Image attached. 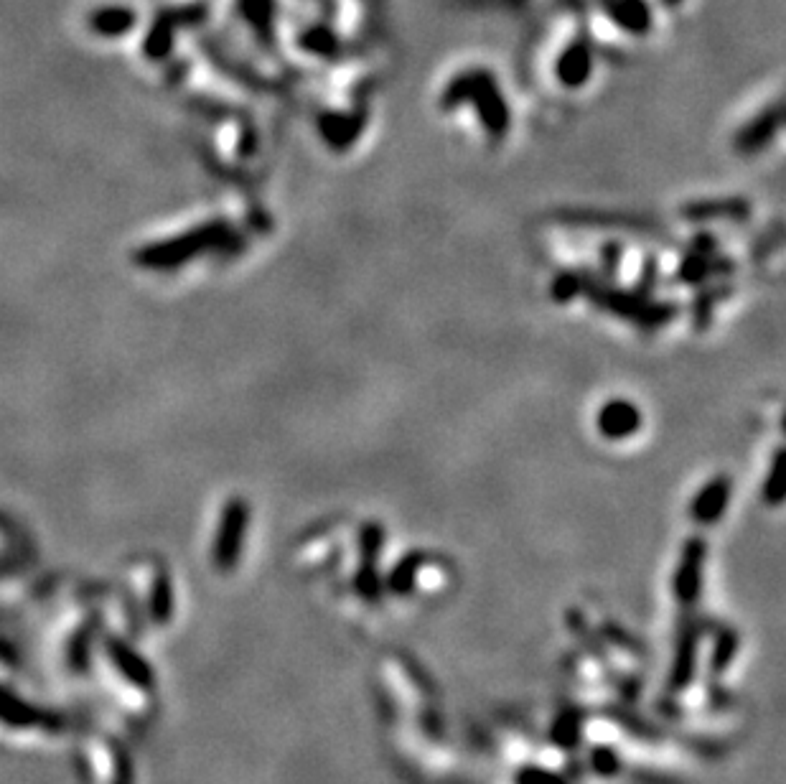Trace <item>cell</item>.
I'll return each mask as SVG.
<instances>
[{"mask_svg": "<svg viewBox=\"0 0 786 784\" xmlns=\"http://www.w3.org/2000/svg\"><path fill=\"white\" fill-rule=\"evenodd\" d=\"M708 560V543L703 538H690L682 545L680 563L675 568L672 588L682 606H692L703 591V568Z\"/></svg>", "mask_w": 786, "mask_h": 784, "instance_id": "3957f363", "label": "cell"}, {"mask_svg": "<svg viewBox=\"0 0 786 784\" xmlns=\"http://www.w3.org/2000/svg\"><path fill=\"white\" fill-rule=\"evenodd\" d=\"M425 563H428V555H425L423 550H410L407 555H402L395 563V568L390 571V576H387V588H390L395 596L413 594L418 573Z\"/></svg>", "mask_w": 786, "mask_h": 784, "instance_id": "4fadbf2b", "label": "cell"}, {"mask_svg": "<svg viewBox=\"0 0 786 784\" xmlns=\"http://www.w3.org/2000/svg\"><path fill=\"white\" fill-rule=\"evenodd\" d=\"M784 451L776 448L774 456H771L769 471H766V479L761 484V497H764L766 504H781L784 502Z\"/></svg>", "mask_w": 786, "mask_h": 784, "instance_id": "5bb4252c", "label": "cell"}, {"mask_svg": "<svg viewBox=\"0 0 786 784\" xmlns=\"http://www.w3.org/2000/svg\"><path fill=\"white\" fill-rule=\"evenodd\" d=\"M367 128V115L359 110L354 112H324L318 118V133L324 138L331 151H349V148L362 138Z\"/></svg>", "mask_w": 786, "mask_h": 784, "instance_id": "ba28073f", "label": "cell"}, {"mask_svg": "<svg viewBox=\"0 0 786 784\" xmlns=\"http://www.w3.org/2000/svg\"><path fill=\"white\" fill-rule=\"evenodd\" d=\"M247 504L242 499H232L227 504L222 517V527H219V538L214 545V560L222 571H229L240 560L242 540H245L247 530Z\"/></svg>", "mask_w": 786, "mask_h": 784, "instance_id": "8992f818", "label": "cell"}, {"mask_svg": "<svg viewBox=\"0 0 786 784\" xmlns=\"http://www.w3.org/2000/svg\"><path fill=\"white\" fill-rule=\"evenodd\" d=\"M644 413L642 408L629 398H611L598 408L596 431L606 441H629L642 431Z\"/></svg>", "mask_w": 786, "mask_h": 784, "instance_id": "7a4b0ae2", "label": "cell"}, {"mask_svg": "<svg viewBox=\"0 0 786 784\" xmlns=\"http://www.w3.org/2000/svg\"><path fill=\"white\" fill-rule=\"evenodd\" d=\"M733 497V479L728 474L713 476L708 484L697 489L690 502V517L697 525H715L725 515Z\"/></svg>", "mask_w": 786, "mask_h": 784, "instance_id": "52a82bcc", "label": "cell"}, {"mask_svg": "<svg viewBox=\"0 0 786 784\" xmlns=\"http://www.w3.org/2000/svg\"><path fill=\"white\" fill-rule=\"evenodd\" d=\"M586 288V278L578 273H560L558 278L552 280V298L558 303H570L575 296H580Z\"/></svg>", "mask_w": 786, "mask_h": 784, "instance_id": "2e32d148", "label": "cell"}, {"mask_svg": "<svg viewBox=\"0 0 786 784\" xmlns=\"http://www.w3.org/2000/svg\"><path fill=\"white\" fill-rule=\"evenodd\" d=\"M723 265H731V260H715V252L692 250L677 268V278L687 286H705L713 275L728 273Z\"/></svg>", "mask_w": 786, "mask_h": 784, "instance_id": "7c38bea8", "label": "cell"}, {"mask_svg": "<svg viewBox=\"0 0 786 784\" xmlns=\"http://www.w3.org/2000/svg\"><path fill=\"white\" fill-rule=\"evenodd\" d=\"M517 784H568L555 772H547L540 767H524L517 772Z\"/></svg>", "mask_w": 786, "mask_h": 784, "instance_id": "d6986e66", "label": "cell"}, {"mask_svg": "<svg viewBox=\"0 0 786 784\" xmlns=\"http://www.w3.org/2000/svg\"><path fill=\"white\" fill-rule=\"evenodd\" d=\"M736 650H738L736 632H731V629H728V632L720 634L718 644H715L713 662H710V665H713V672L728 670V665H731V662H733V655H736Z\"/></svg>", "mask_w": 786, "mask_h": 784, "instance_id": "e0dca14e", "label": "cell"}, {"mask_svg": "<svg viewBox=\"0 0 786 784\" xmlns=\"http://www.w3.org/2000/svg\"><path fill=\"white\" fill-rule=\"evenodd\" d=\"M593 74V49L586 39H575L560 51L555 62V79L565 90H580L586 87Z\"/></svg>", "mask_w": 786, "mask_h": 784, "instance_id": "9c48e42d", "label": "cell"}, {"mask_svg": "<svg viewBox=\"0 0 786 784\" xmlns=\"http://www.w3.org/2000/svg\"><path fill=\"white\" fill-rule=\"evenodd\" d=\"M751 204L746 199H700L682 209V217L690 222H713V219H746Z\"/></svg>", "mask_w": 786, "mask_h": 784, "instance_id": "30bf717a", "label": "cell"}, {"mask_svg": "<svg viewBox=\"0 0 786 784\" xmlns=\"http://www.w3.org/2000/svg\"><path fill=\"white\" fill-rule=\"evenodd\" d=\"M601 258H603V265H606L608 270H616L619 268V260H621V247L606 245V250L601 252Z\"/></svg>", "mask_w": 786, "mask_h": 784, "instance_id": "ffe728a7", "label": "cell"}, {"mask_svg": "<svg viewBox=\"0 0 786 784\" xmlns=\"http://www.w3.org/2000/svg\"><path fill=\"white\" fill-rule=\"evenodd\" d=\"M474 107L476 118L481 120V128L491 140L507 138L512 128V110L499 87L497 77L489 69H466L458 72L441 92V107L446 112L458 107Z\"/></svg>", "mask_w": 786, "mask_h": 784, "instance_id": "6da1fadb", "label": "cell"}, {"mask_svg": "<svg viewBox=\"0 0 786 784\" xmlns=\"http://www.w3.org/2000/svg\"><path fill=\"white\" fill-rule=\"evenodd\" d=\"M385 548V527L380 522H367L359 530V555H362V566L357 571V591L364 601L380 599V573H377V560L382 558Z\"/></svg>", "mask_w": 786, "mask_h": 784, "instance_id": "277c9868", "label": "cell"}, {"mask_svg": "<svg viewBox=\"0 0 786 784\" xmlns=\"http://www.w3.org/2000/svg\"><path fill=\"white\" fill-rule=\"evenodd\" d=\"M784 123V107L781 102H771L766 105L759 115H753L746 125H741L736 135H733V148L738 156H756V153L766 151L771 146V140L776 138V133L781 130Z\"/></svg>", "mask_w": 786, "mask_h": 784, "instance_id": "5b68a950", "label": "cell"}, {"mask_svg": "<svg viewBox=\"0 0 786 784\" xmlns=\"http://www.w3.org/2000/svg\"><path fill=\"white\" fill-rule=\"evenodd\" d=\"M591 762L593 769H596L598 774H603V777H611V774H616L621 769L619 756H616V751L611 749V746H596V749L591 751Z\"/></svg>", "mask_w": 786, "mask_h": 784, "instance_id": "ac0fdd59", "label": "cell"}, {"mask_svg": "<svg viewBox=\"0 0 786 784\" xmlns=\"http://www.w3.org/2000/svg\"><path fill=\"white\" fill-rule=\"evenodd\" d=\"M697 665V629L692 624H687L680 634L677 642L675 662H672V675H669V688L672 690H685L692 683Z\"/></svg>", "mask_w": 786, "mask_h": 784, "instance_id": "8fae6325", "label": "cell"}, {"mask_svg": "<svg viewBox=\"0 0 786 784\" xmlns=\"http://www.w3.org/2000/svg\"><path fill=\"white\" fill-rule=\"evenodd\" d=\"M552 741L563 749H573L580 741V716L575 711L563 713L552 726Z\"/></svg>", "mask_w": 786, "mask_h": 784, "instance_id": "9a60e30c", "label": "cell"}]
</instances>
